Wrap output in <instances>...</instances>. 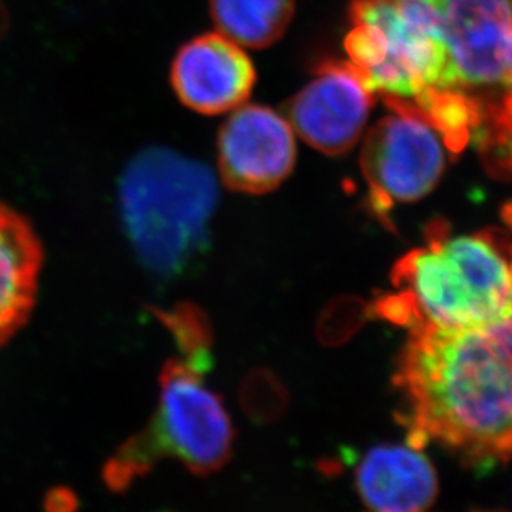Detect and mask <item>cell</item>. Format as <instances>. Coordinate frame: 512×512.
I'll return each instance as SVG.
<instances>
[{
    "label": "cell",
    "instance_id": "1",
    "mask_svg": "<svg viewBox=\"0 0 512 512\" xmlns=\"http://www.w3.org/2000/svg\"><path fill=\"white\" fill-rule=\"evenodd\" d=\"M394 386L409 446L469 466L512 458V315L471 330H411Z\"/></svg>",
    "mask_w": 512,
    "mask_h": 512
},
{
    "label": "cell",
    "instance_id": "2",
    "mask_svg": "<svg viewBox=\"0 0 512 512\" xmlns=\"http://www.w3.org/2000/svg\"><path fill=\"white\" fill-rule=\"evenodd\" d=\"M391 280L398 293L378 298L373 313L409 331L471 330L512 315L511 260L491 232L451 238L436 220L428 247L404 255Z\"/></svg>",
    "mask_w": 512,
    "mask_h": 512
},
{
    "label": "cell",
    "instance_id": "3",
    "mask_svg": "<svg viewBox=\"0 0 512 512\" xmlns=\"http://www.w3.org/2000/svg\"><path fill=\"white\" fill-rule=\"evenodd\" d=\"M218 203L205 163L168 148H145L120 180L122 222L143 266L175 278L202 255Z\"/></svg>",
    "mask_w": 512,
    "mask_h": 512
},
{
    "label": "cell",
    "instance_id": "4",
    "mask_svg": "<svg viewBox=\"0 0 512 512\" xmlns=\"http://www.w3.org/2000/svg\"><path fill=\"white\" fill-rule=\"evenodd\" d=\"M142 431L158 461L177 459L198 476L222 469L235 441L223 399L180 358L163 365L157 413Z\"/></svg>",
    "mask_w": 512,
    "mask_h": 512
},
{
    "label": "cell",
    "instance_id": "5",
    "mask_svg": "<svg viewBox=\"0 0 512 512\" xmlns=\"http://www.w3.org/2000/svg\"><path fill=\"white\" fill-rule=\"evenodd\" d=\"M394 115L371 128L361 150V172L368 183L371 212L381 220L398 203L418 202L443 175V138L411 100L386 97Z\"/></svg>",
    "mask_w": 512,
    "mask_h": 512
},
{
    "label": "cell",
    "instance_id": "6",
    "mask_svg": "<svg viewBox=\"0 0 512 512\" xmlns=\"http://www.w3.org/2000/svg\"><path fill=\"white\" fill-rule=\"evenodd\" d=\"M448 50L454 89L504 84L512 0H411Z\"/></svg>",
    "mask_w": 512,
    "mask_h": 512
},
{
    "label": "cell",
    "instance_id": "7",
    "mask_svg": "<svg viewBox=\"0 0 512 512\" xmlns=\"http://www.w3.org/2000/svg\"><path fill=\"white\" fill-rule=\"evenodd\" d=\"M217 157L220 177L230 190L265 195L295 168V132L275 110L242 105L218 133Z\"/></svg>",
    "mask_w": 512,
    "mask_h": 512
},
{
    "label": "cell",
    "instance_id": "8",
    "mask_svg": "<svg viewBox=\"0 0 512 512\" xmlns=\"http://www.w3.org/2000/svg\"><path fill=\"white\" fill-rule=\"evenodd\" d=\"M375 92L351 62H326L288 105V122L310 147L341 155L355 147Z\"/></svg>",
    "mask_w": 512,
    "mask_h": 512
},
{
    "label": "cell",
    "instance_id": "9",
    "mask_svg": "<svg viewBox=\"0 0 512 512\" xmlns=\"http://www.w3.org/2000/svg\"><path fill=\"white\" fill-rule=\"evenodd\" d=\"M170 80L185 107L202 115H220L245 105L256 72L243 47L213 32L178 50Z\"/></svg>",
    "mask_w": 512,
    "mask_h": 512
},
{
    "label": "cell",
    "instance_id": "10",
    "mask_svg": "<svg viewBox=\"0 0 512 512\" xmlns=\"http://www.w3.org/2000/svg\"><path fill=\"white\" fill-rule=\"evenodd\" d=\"M42 266L44 247L32 223L0 202V346L30 320Z\"/></svg>",
    "mask_w": 512,
    "mask_h": 512
},
{
    "label": "cell",
    "instance_id": "11",
    "mask_svg": "<svg viewBox=\"0 0 512 512\" xmlns=\"http://www.w3.org/2000/svg\"><path fill=\"white\" fill-rule=\"evenodd\" d=\"M356 484L376 512H423L438 494L433 464L413 446H378L366 454Z\"/></svg>",
    "mask_w": 512,
    "mask_h": 512
},
{
    "label": "cell",
    "instance_id": "12",
    "mask_svg": "<svg viewBox=\"0 0 512 512\" xmlns=\"http://www.w3.org/2000/svg\"><path fill=\"white\" fill-rule=\"evenodd\" d=\"M218 34L243 49H266L285 35L295 15V0H210Z\"/></svg>",
    "mask_w": 512,
    "mask_h": 512
},
{
    "label": "cell",
    "instance_id": "13",
    "mask_svg": "<svg viewBox=\"0 0 512 512\" xmlns=\"http://www.w3.org/2000/svg\"><path fill=\"white\" fill-rule=\"evenodd\" d=\"M419 114L443 138L444 147L459 153L478 127L483 105L458 89H428L411 100Z\"/></svg>",
    "mask_w": 512,
    "mask_h": 512
},
{
    "label": "cell",
    "instance_id": "14",
    "mask_svg": "<svg viewBox=\"0 0 512 512\" xmlns=\"http://www.w3.org/2000/svg\"><path fill=\"white\" fill-rule=\"evenodd\" d=\"M155 313L173 336L175 345L182 353L180 360L202 375L212 370V328L205 313L192 303H180L172 310Z\"/></svg>",
    "mask_w": 512,
    "mask_h": 512
},
{
    "label": "cell",
    "instance_id": "15",
    "mask_svg": "<svg viewBox=\"0 0 512 512\" xmlns=\"http://www.w3.org/2000/svg\"><path fill=\"white\" fill-rule=\"evenodd\" d=\"M473 137L489 172L512 177V89L498 102L483 105Z\"/></svg>",
    "mask_w": 512,
    "mask_h": 512
},
{
    "label": "cell",
    "instance_id": "16",
    "mask_svg": "<svg viewBox=\"0 0 512 512\" xmlns=\"http://www.w3.org/2000/svg\"><path fill=\"white\" fill-rule=\"evenodd\" d=\"M240 403L256 423H273L288 408L290 396L280 378L268 370H255L243 380Z\"/></svg>",
    "mask_w": 512,
    "mask_h": 512
},
{
    "label": "cell",
    "instance_id": "17",
    "mask_svg": "<svg viewBox=\"0 0 512 512\" xmlns=\"http://www.w3.org/2000/svg\"><path fill=\"white\" fill-rule=\"evenodd\" d=\"M45 508L49 512H77L79 499L67 488L55 489L54 493L49 494Z\"/></svg>",
    "mask_w": 512,
    "mask_h": 512
},
{
    "label": "cell",
    "instance_id": "18",
    "mask_svg": "<svg viewBox=\"0 0 512 512\" xmlns=\"http://www.w3.org/2000/svg\"><path fill=\"white\" fill-rule=\"evenodd\" d=\"M504 85L512 89V25L504 47Z\"/></svg>",
    "mask_w": 512,
    "mask_h": 512
},
{
    "label": "cell",
    "instance_id": "19",
    "mask_svg": "<svg viewBox=\"0 0 512 512\" xmlns=\"http://www.w3.org/2000/svg\"><path fill=\"white\" fill-rule=\"evenodd\" d=\"M7 30H9V12L5 9L4 2L0 0V40L4 39Z\"/></svg>",
    "mask_w": 512,
    "mask_h": 512
},
{
    "label": "cell",
    "instance_id": "20",
    "mask_svg": "<svg viewBox=\"0 0 512 512\" xmlns=\"http://www.w3.org/2000/svg\"><path fill=\"white\" fill-rule=\"evenodd\" d=\"M506 222H508L509 225H511V227H512V203H511V205H508V207H506ZM509 253H511V268H512V247L509 248Z\"/></svg>",
    "mask_w": 512,
    "mask_h": 512
}]
</instances>
